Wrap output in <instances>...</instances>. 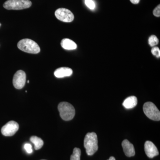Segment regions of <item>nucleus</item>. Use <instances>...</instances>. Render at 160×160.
<instances>
[{
  "label": "nucleus",
  "instance_id": "nucleus-1",
  "mask_svg": "<svg viewBox=\"0 0 160 160\" xmlns=\"http://www.w3.org/2000/svg\"><path fill=\"white\" fill-rule=\"evenodd\" d=\"M84 146L87 155L92 156L94 154L98 149L96 133L94 132L87 133L84 139Z\"/></svg>",
  "mask_w": 160,
  "mask_h": 160
},
{
  "label": "nucleus",
  "instance_id": "nucleus-2",
  "mask_svg": "<svg viewBox=\"0 0 160 160\" xmlns=\"http://www.w3.org/2000/svg\"><path fill=\"white\" fill-rule=\"evenodd\" d=\"M18 47L22 51L32 54H37L41 51L37 43L28 38L20 40L18 43Z\"/></svg>",
  "mask_w": 160,
  "mask_h": 160
},
{
  "label": "nucleus",
  "instance_id": "nucleus-3",
  "mask_svg": "<svg viewBox=\"0 0 160 160\" xmlns=\"http://www.w3.org/2000/svg\"><path fill=\"white\" fill-rule=\"evenodd\" d=\"M60 115L63 120L70 121L73 118L75 114L74 107L67 102H62L58 106Z\"/></svg>",
  "mask_w": 160,
  "mask_h": 160
},
{
  "label": "nucleus",
  "instance_id": "nucleus-4",
  "mask_svg": "<svg viewBox=\"0 0 160 160\" xmlns=\"http://www.w3.org/2000/svg\"><path fill=\"white\" fill-rule=\"evenodd\" d=\"M29 0H8L3 4L4 8L8 10H22L31 7Z\"/></svg>",
  "mask_w": 160,
  "mask_h": 160
},
{
  "label": "nucleus",
  "instance_id": "nucleus-5",
  "mask_svg": "<svg viewBox=\"0 0 160 160\" xmlns=\"http://www.w3.org/2000/svg\"><path fill=\"white\" fill-rule=\"evenodd\" d=\"M143 109L144 113L149 118L153 121H160V111L153 103L151 102L145 103Z\"/></svg>",
  "mask_w": 160,
  "mask_h": 160
},
{
  "label": "nucleus",
  "instance_id": "nucleus-6",
  "mask_svg": "<svg viewBox=\"0 0 160 160\" xmlns=\"http://www.w3.org/2000/svg\"><path fill=\"white\" fill-rule=\"evenodd\" d=\"M55 15L60 21L65 22H71L74 20V15L69 9L59 8L55 12Z\"/></svg>",
  "mask_w": 160,
  "mask_h": 160
},
{
  "label": "nucleus",
  "instance_id": "nucleus-7",
  "mask_svg": "<svg viewBox=\"0 0 160 160\" xmlns=\"http://www.w3.org/2000/svg\"><path fill=\"white\" fill-rule=\"evenodd\" d=\"M19 127L17 122L13 121H9L2 127L1 132L5 136H12L18 130Z\"/></svg>",
  "mask_w": 160,
  "mask_h": 160
},
{
  "label": "nucleus",
  "instance_id": "nucleus-8",
  "mask_svg": "<svg viewBox=\"0 0 160 160\" xmlns=\"http://www.w3.org/2000/svg\"><path fill=\"white\" fill-rule=\"evenodd\" d=\"M26 76L25 72L22 70H18L13 76L12 83L16 89H22L25 86L26 82Z\"/></svg>",
  "mask_w": 160,
  "mask_h": 160
},
{
  "label": "nucleus",
  "instance_id": "nucleus-9",
  "mask_svg": "<svg viewBox=\"0 0 160 160\" xmlns=\"http://www.w3.org/2000/svg\"><path fill=\"white\" fill-rule=\"evenodd\" d=\"M144 148L146 155L149 158H152L159 155L158 150L156 146L150 141H146L145 143Z\"/></svg>",
  "mask_w": 160,
  "mask_h": 160
},
{
  "label": "nucleus",
  "instance_id": "nucleus-10",
  "mask_svg": "<svg viewBox=\"0 0 160 160\" xmlns=\"http://www.w3.org/2000/svg\"><path fill=\"white\" fill-rule=\"evenodd\" d=\"M122 147L124 153L128 157L134 156L135 154L134 146L128 140H125L123 141Z\"/></svg>",
  "mask_w": 160,
  "mask_h": 160
},
{
  "label": "nucleus",
  "instance_id": "nucleus-11",
  "mask_svg": "<svg viewBox=\"0 0 160 160\" xmlns=\"http://www.w3.org/2000/svg\"><path fill=\"white\" fill-rule=\"evenodd\" d=\"M72 70L68 67H61L54 71L55 76L57 78H63L69 77L72 74Z\"/></svg>",
  "mask_w": 160,
  "mask_h": 160
},
{
  "label": "nucleus",
  "instance_id": "nucleus-12",
  "mask_svg": "<svg viewBox=\"0 0 160 160\" xmlns=\"http://www.w3.org/2000/svg\"><path fill=\"white\" fill-rule=\"evenodd\" d=\"M137 104V98L133 96L127 98L122 103L124 107L127 109H132L135 107Z\"/></svg>",
  "mask_w": 160,
  "mask_h": 160
},
{
  "label": "nucleus",
  "instance_id": "nucleus-13",
  "mask_svg": "<svg viewBox=\"0 0 160 160\" xmlns=\"http://www.w3.org/2000/svg\"><path fill=\"white\" fill-rule=\"evenodd\" d=\"M61 45L63 49L66 50H74L77 48V45L76 43L68 38H64L62 40Z\"/></svg>",
  "mask_w": 160,
  "mask_h": 160
},
{
  "label": "nucleus",
  "instance_id": "nucleus-14",
  "mask_svg": "<svg viewBox=\"0 0 160 160\" xmlns=\"http://www.w3.org/2000/svg\"><path fill=\"white\" fill-rule=\"evenodd\" d=\"M30 141L34 144V148L36 150H38L41 149L44 145L43 140L37 136H32L30 138Z\"/></svg>",
  "mask_w": 160,
  "mask_h": 160
},
{
  "label": "nucleus",
  "instance_id": "nucleus-15",
  "mask_svg": "<svg viewBox=\"0 0 160 160\" xmlns=\"http://www.w3.org/2000/svg\"><path fill=\"white\" fill-rule=\"evenodd\" d=\"M81 150L78 148H75L73 150L72 154L70 157V160H81Z\"/></svg>",
  "mask_w": 160,
  "mask_h": 160
},
{
  "label": "nucleus",
  "instance_id": "nucleus-16",
  "mask_svg": "<svg viewBox=\"0 0 160 160\" xmlns=\"http://www.w3.org/2000/svg\"><path fill=\"white\" fill-rule=\"evenodd\" d=\"M149 44L151 47L156 46L159 43L158 39V38L154 35H152L149 38Z\"/></svg>",
  "mask_w": 160,
  "mask_h": 160
},
{
  "label": "nucleus",
  "instance_id": "nucleus-17",
  "mask_svg": "<svg viewBox=\"0 0 160 160\" xmlns=\"http://www.w3.org/2000/svg\"><path fill=\"white\" fill-rule=\"evenodd\" d=\"M85 4L89 9L93 10L95 8V3L93 0H85Z\"/></svg>",
  "mask_w": 160,
  "mask_h": 160
},
{
  "label": "nucleus",
  "instance_id": "nucleus-18",
  "mask_svg": "<svg viewBox=\"0 0 160 160\" xmlns=\"http://www.w3.org/2000/svg\"><path fill=\"white\" fill-rule=\"evenodd\" d=\"M151 52L153 55L157 58H159L160 57V50L158 47H154L151 49Z\"/></svg>",
  "mask_w": 160,
  "mask_h": 160
},
{
  "label": "nucleus",
  "instance_id": "nucleus-19",
  "mask_svg": "<svg viewBox=\"0 0 160 160\" xmlns=\"http://www.w3.org/2000/svg\"><path fill=\"white\" fill-rule=\"evenodd\" d=\"M24 149L26 150L27 153H29V154L32 153V147L31 144H29V143H26V144H25V145H24Z\"/></svg>",
  "mask_w": 160,
  "mask_h": 160
},
{
  "label": "nucleus",
  "instance_id": "nucleus-20",
  "mask_svg": "<svg viewBox=\"0 0 160 160\" xmlns=\"http://www.w3.org/2000/svg\"><path fill=\"white\" fill-rule=\"evenodd\" d=\"M153 14L155 16L157 17H159L160 16V5H159L157 7L153 10Z\"/></svg>",
  "mask_w": 160,
  "mask_h": 160
},
{
  "label": "nucleus",
  "instance_id": "nucleus-21",
  "mask_svg": "<svg viewBox=\"0 0 160 160\" xmlns=\"http://www.w3.org/2000/svg\"><path fill=\"white\" fill-rule=\"evenodd\" d=\"M140 1V0H130V2L133 4H138Z\"/></svg>",
  "mask_w": 160,
  "mask_h": 160
},
{
  "label": "nucleus",
  "instance_id": "nucleus-22",
  "mask_svg": "<svg viewBox=\"0 0 160 160\" xmlns=\"http://www.w3.org/2000/svg\"><path fill=\"white\" fill-rule=\"evenodd\" d=\"M108 160H116V159L114 157H111L109 158V159Z\"/></svg>",
  "mask_w": 160,
  "mask_h": 160
},
{
  "label": "nucleus",
  "instance_id": "nucleus-23",
  "mask_svg": "<svg viewBox=\"0 0 160 160\" xmlns=\"http://www.w3.org/2000/svg\"><path fill=\"white\" fill-rule=\"evenodd\" d=\"M28 82V83H29V81H28V82Z\"/></svg>",
  "mask_w": 160,
  "mask_h": 160
},
{
  "label": "nucleus",
  "instance_id": "nucleus-24",
  "mask_svg": "<svg viewBox=\"0 0 160 160\" xmlns=\"http://www.w3.org/2000/svg\"><path fill=\"white\" fill-rule=\"evenodd\" d=\"M1 26V23H0V26Z\"/></svg>",
  "mask_w": 160,
  "mask_h": 160
},
{
  "label": "nucleus",
  "instance_id": "nucleus-25",
  "mask_svg": "<svg viewBox=\"0 0 160 160\" xmlns=\"http://www.w3.org/2000/svg\"></svg>",
  "mask_w": 160,
  "mask_h": 160
}]
</instances>
